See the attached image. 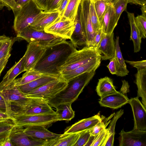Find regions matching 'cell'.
<instances>
[{"label": "cell", "instance_id": "44", "mask_svg": "<svg viewBox=\"0 0 146 146\" xmlns=\"http://www.w3.org/2000/svg\"><path fill=\"white\" fill-rule=\"evenodd\" d=\"M106 34L103 31L102 28L98 29L96 32L90 46L96 48L103 36Z\"/></svg>", "mask_w": 146, "mask_h": 146}, {"label": "cell", "instance_id": "27", "mask_svg": "<svg viewBox=\"0 0 146 146\" xmlns=\"http://www.w3.org/2000/svg\"><path fill=\"white\" fill-rule=\"evenodd\" d=\"M127 16L131 27L130 40L133 43L134 51L137 52L140 51L142 37L140 32L135 22V16L133 13L127 12Z\"/></svg>", "mask_w": 146, "mask_h": 146}, {"label": "cell", "instance_id": "30", "mask_svg": "<svg viewBox=\"0 0 146 146\" xmlns=\"http://www.w3.org/2000/svg\"><path fill=\"white\" fill-rule=\"evenodd\" d=\"M46 75L34 69L27 71L21 77L15 79L11 83L14 86H19L30 83Z\"/></svg>", "mask_w": 146, "mask_h": 146}, {"label": "cell", "instance_id": "41", "mask_svg": "<svg viewBox=\"0 0 146 146\" xmlns=\"http://www.w3.org/2000/svg\"><path fill=\"white\" fill-rule=\"evenodd\" d=\"M15 40L14 38L11 39L10 38L3 44L0 48V60L10 54Z\"/></svg>", "mask_w": 146, "mask_h": 146}, {"label": "cell", "instance_id": "29", "mask_svg": "<svg viewBox=\"0 0 146 146\" xmlns=\"http://www.w3.org/2000/svg\"><path fill=\"white\" fill-rule=\"evenodd\" d=\"M118 66V70L116 75L119 76H124L128 74L129 70L127 68L125 61L122 55L119 44V38L117 36L115 41V52L114 57Z\"/></svg>", "mask_w": 146, "mask_h": 146}, {"label": "cell", "instance_id": "34", "mask_svg": "<svg viewBox=\"0 0 146 146\" xmlns=\"http://www.w3.org/2000/svg\"><path fill=\"white\" fill-rule=\"evenodd\" d=\"M123 110L121 109L115 114L113 117L110 121V125L107 128L108 138L105 146H113L114 141L115 129L116 123L117 120L123 115Z\"/></svg>", "mask_w": 146, "mask_h": 146}, {"label": "cell", "instance_id": "16", "mask_svg": "<svg viewBox=\"0 0 146 146\" xmlns=\"http://www.w3.org/2000/svg\"><path fill=\"white\" fill-rule=\"evenodd\" d=\"M24 128L26 134L35 138L48 142V146L61 135L50 131L44 125H33Z\"/></svg>", "mask_w": 146, "mask_h": 146}, {"label": "cell", "instance_id": "42", "mask_svg": "<svg viewBox=\"0 0 146 146\" xmlns=\"http://www.w3.org/2000/svg\"><path fill=\"white\" fill-rule=\"evenodd\" d=\"M90 136V129L80 132L79 137L74 146H85Z\"/></svg>", "mask_w": 146, "mask_h": 146}, {"label": "cell", "instance_id": "37", "mask_svg": "<svg viewBox=\"0 0 146 146\" xmlns=\"http://www.w3.org/2000/svg\"><path fill=\"white\" fill-rule=\"evenodd\" d=\"M114 8L116 20L118 22L121 13L126 10L127 0H113L111 1Z\"/></svg>", "mask_w": 146, "mask_h": 146}, {"label": "cell", "instance_id": "2", "mask_svg": "<svg viewBox=\"0 0 146 146\" xmlns=\"http://www.w3.org/2000/svg\"><path fill=\"white\" fill-rule=\"evenodd\" d=\"M95 73V71H93L72 79L67 82V85L63 90L48 101V103L51 107L54 108L62 104H72L77 99Z\"/></svg>", "mask_w": 146, "mask_h": 146}, {"label": "cell", "instance_id": "38", "mask_svg": "<svg viewBox=\"0 0 146 146\" xmlns=\"http://www.w3.org/2000/svg\"><path fill=\"white\" fill-rule=\"evenodd\" d=\"M90 13L93 28L95 32L101 28L94 6V2L90 0Z\"/></svg>", "mask_w": 146, "mask_h": 146}, {"label": "cell", "instance_id": "12", "mask_svg": "<svg viewBox=\"0 0 146 146\" xmlns=\"http://www.w3.org/2000/svg\"><path fill=\"white\" fill-rule=\"evenodd\" d=\"M119 134L120 146H146V131L133 129L125 132L122 129Z\"/></svg>", "mask_w": 146, "mask_h": 146}, {"label": "cell", "instance_id": "22", "mask_svg": "<svg viewBox=\"0 0 146 146\" xmlns=\"http://www.w3.org/2000/svg\"><path fill=\"white\" fill-rule=\"evenodd\" d=\"M102 120L100 114H98L91 117L82 119L67 127L64 133H80L90 129Z\"/></svg>", "mask_w": 146, "mask_h": 146}, {"label": "cell", "instance_id": "49", "mask_svg": "<svg viewBox=\"0 0 146 146\" xmlns=\"http://www.w3.org/2000/svg\"><path fill=\"white\" fill-rule=\"evenodd\" d=\"M61 0H49L46 6L45 12L51 11L56 9Z\"/></svg>", "mask_w": 146, "mask_h": 146}, {"label": "cell", "instance_id": "32", "mask_svg": "<svg viewBox=\"0 0 146 146\" xmlns=\"http://www.w3.org/2000/svg\"><path fill=\"white\" fill-rule=\"evenodd\" d=\"M71 104L64 103L59 104L55 108L56 113L59 117V121H69L75 116V111L73 110Z\"/></svg>", "mask_w": 146, "mask_h": 146}, {"label": "cell", "instance_id": "7", "mask_svg": "<svg viewBox=\"0 0 146 146\" xmlns=\"http://www.w3.org/2000/svg\"><path fill=\"white\" fill-rule=\"evenodd\" d=\"M11 115H34L56 113L47 102L42 99L33 98L32 101L23 106L12 108Z\"/></svg>", "mask_w": 146, "mask_h": 146}, {"label": "cell", "instance_id": "55", "mask_svg": "<svg viewBox=\"0 0 146 146\" xmlns=\"http://www.w3.org/2000/svg\"><path fill=\"white\" fill-rule=\"evenodd\" d=\"M30 0H18L16 2V8L17 10L16 13L21 6L27 3Z\"/></svg>", "mask_w": 146, "mask_h": 146}, {"label": "cell", "instance_id": "31", "mask_svg": "<svg viewBox=\"0 0 146 146\" xmlns=\"http://www.w3.org/2000/svg\"><path fill=\"white\" fill-rule=\"evenodd\" d=\"M80 135V133L61 134L53 141L50 146H74Z\"/></svg>", "mask_w": 146, "mask_h": 146}, {"label": "cell", "instance_id": "3", "mask_svg": "<svg viewBox=\"0 0 146 146\" xmlns=\"http://www.w3.org/2000/svg\"><path fill=\"white\" fill-rule=\"evenodd\" d=\"M100 56L96 48L86 46L72 53L64 64L57 68L58 71L60 76L61 75L86 64Z\"/></svg>", "mask_w": 146, "mask_h": 146}, {"label": "cell", "instance_id": "59", "mask_svg": "<svg viewBox=\"0 0 146 146\" xmlns=\"http://www.w3.org/2000/svg\"><path fill=\"white\" fill-rule=\"evenodd\" d=\"M141 10L142 12V15L146 16V4L142 6Z\"/></svg>", "mask_w": 146, "mask_h": 146}, {"label": "cell", "instance_id": "8", "mask_svg": "<svg viewBox=\"0 0 146 146\" xmlns=\"http://www.w3.org/2000/svg\"><path fill=\"white\" fill-rule=\"evenodd\" d=\"M67 82L61 78L44 85L31 92L25 94L30 98H37L44 100L47 102L67 85Z\"/></svg>", "mask_w": 146, "mask_h": 146}, {"label": "cell", "instance_id": "48", "mask_svg": "<svg viewBox=\"0 0 146 146\" xmlns=\"http://www.w3.org/2000/svg\"><path fill=\"white\" fill-rule=\"evenodd\" d=\"M125 62L129 64L134 67L136 68L137 70L143 68H146V60L134 61L126 60Z\"/></svg>", "mask_w": 146, "mask_h": 146}, {"label": "cell", "instance_id": "52", "mask_svg": "<svg viewBox=\"0 0 146 146\" xmlns=\"http://www.w3.org/2000/svg\"><path fill=\"white\" fill-rule=\"evenodd\" d=\"M37 6L42 10L45 9L47 3L49 0H33Z\"/></svg>", "mask_w": 146, "mask_h": 146}, {"label": "cell", "instance_id": "14", "mask_svg": "<svg viewBox=\"0 0 146 146\" xmlns=\"http://www.w3.org/2000/svg\"><path fill=\"white\" fill-rule=\"evenodd\" d=\"M74 28V21L68 19H60L46 27L44 31L66 40L70 39Z\"/></svg>", "mask_w": 146, "mask_h": 146}, {"label": "cell", "instance_id": "43", "mask_svg": "<svg viewBox=\"0 0 146 146\" xmlns=\"http://www.w3.org/2000/svg\"><path fill=\"white\" fill-rule=\"evenodd\" d=\"M110 121V120L105 123L103 121L102 119V121L99 122L90 129L91 136H95L97 135L102 130L106 128Z\"/></svg>", "mask_w": 146, "mask_h": 146}, {"label": "cell", "instance_id": "62", "mask_svg": "<svg viewBox=\"0 0 146 146\" xmlns=\"http://www.w3.org/2000/svg\"><path fill=\"white\" fill-rule=\"evenodd\" d=\"M110 0V1H112V0Z\"/></svg>", "mask_w": 146, "mask_h": 146}, {"label": "cell", "instance_id": "23", "mask_svg": "<svg viewBox=\"0 0 146 146\" xmlns=\"http://www.w3.org/2000/svg\"><path fill=\"white\" fill-rule=\"evenodd\" d=\"M25 71L24 65V56L9 70L0 82V91L4 89L12 82L17 76Z\"/></svg>", "mask_w": 146, "mask_h": 146}, {"label": "cell", "instance_id": "15", "mask_svg": "<svg viewBox=\"0 0 146 146\" xmlns=\"http://www.w3.org/2000/svg\"><path fill=\"white\" fill-rule=\"evenodd\" d=\"M134 119L133 129L146 131V107L136 97L129 99Z\"/></svg>", "mask_w": 146, "mask_h": 146}, {"label": "cell", "instance_id": "39", "mask_svg": "<svg viewBox=\"0 0 146 146\" xmlns=\"http://www.w3.org/2000/svg\"><path fill=\"white\" fill-rule=\"evenodd\" d=\"M108 138L107 129L106 128L95 136L91 146H105Z\"/></svg>", "mask_w": 146, "mask_h": 146}, {"label": "cell", "instance_id": "57", "mask_svg": "<svg viewBox=\"0 0 146 146\" xmlns=\"http://www.w3.org/2000/svg\"><path fill=\"white\" fill-rule=\"evenodd\" d=\"M10 38L9 37L7 36L4 35H0V48L3 44Z\"/></svg>", "mask_w": 146, "mask_h": 146}, {"label": "cell", "instance_id": "47", "mask_svg": "<svg viewBox=\"0 0 146 146\" xmlns=\"http://www.w3.org/2000/svg\"><path fill=\"white\" fill-rule=\"evenodd\" d=\"M110 60V62L107 67L111 74L116 75L118 70V66L117 60L114 57Z\"/></svg>", "mask_w": 146, "mask_h": 146}, {"label": "cell", "instance_id": "20", "mask_svg": "<svg viewBox=\"0 0 146 146\" xmlns=\"http://www.w3.org/2000/svg\"><path fill=\"white\" fill-rule=\"evenodd\" d=\"M117 21L115 11L111 1L108 4L106 12L100 23L103 32L106 34H111L116 26Z\"/></svg>", "mask_w": 146, "mask_h": 146}, {"label": "cell", "instance_id": "26", "mask_svg": "<svg viewBox=\"0 0 146 146\" xmlns=\"http://www.w3.org/2000/svg\"><path fill=\"white\" fill-rule=\"evenodd\" d=\"M137 70L135 75L137 88V97H141L143 104L146 107V68Z\"/></svg>", "mask_w": 146, "mask_h": 146}, {"label": "cell", "instance_id": "61", "mask_svg": "<svg viewBox=\"0 0 146 146\" xmlns=\"http://www.w3.org/2000/svg\"><path fill=\"white\" fill-rule=\"evenodd\" d=\"M17 0H15V2H16H16L17 1Z\"/></svg>", "mask_w": 146, "mask_h": 146}, {"label": "cell", "instance_id": "4", "mask_svg": "<svg viewBox=\"0 0 146 146\" xmlns=\"http://www.w3.org/2000/svg\"><path fill=\"white\" fill-rule=\"evenodd\" d=\"M17 37L24 39L29 43L35 42L47 48L66 40L59 36L46 33L44 31L36 30L31 26L17 33Z\"/></svg>", "mask_w": 146, "mask_h": 146}, {"label": "cell", "instance_id": "56", "mask_svg": "<svg viewBox=\"0 0 146 146\" xmlns=\"http://www.w3.org/2000/svg\"><path fill=\"white\" fill-rule=\"evenodd\" d=\"M128 3L143 6L146 4V0H127Z\"/></svg>", "mask_w": 146, "mask_h": 146}, {"label": "cell", "instance_id": "40", "mask_svg": "<svg viewBox=\"0 0 146 146\" xmlns=\"http://www.w3.org/2000/svg\"><path fill=\"white\" fill-rule=\"evenodd\" d=\"M135 23L141 33L142 38H146V16L142 15L135 17Z\"/></svg>", "mask_w": 146, "mask_h": 146}, {"label": "cell", "instance_id": "17", "mask_svg": "<svg viewBox=\"0 0 146 146\" xmlns=\"http://www.w3.org/2000/svg\"><path fill=\"white\" fill-rule=\"evenodd\" d=\"M61 17L57 9L47 12L42 11L30 26L36 30L44 31L46 27L60 20Z\"/></svg>", "mask_w": 146, "mask_h": 146}, {"label": "cell", "instance_id": "35", "mask_svg": "<svg viewBox=\"0 0 146 146\" xmlns=\"http://www.w3.org/2000/svg\"><path fill=\"white\" fill-rule=\"evenodd\" d=\"M15 125L11 119L0 121V146L2 145L9 136L13 127Z\"/></svg>", "mask_w": 146, "mask_h": 146}, {"label": "cell", "instance_id": "18", "mask_svg": "<svg viewBox=\"0 0 146 146\" xmlns=\"http://www.w3.org/2000/svg\"><path fill=\"white\" fill-rule=\"evenodd\" d=\"M96 49L101 56V60H110L113 58L115 52L113 32L111 34H106Z\"/></svg>", "mask_w": 146, "mask_h": 146}, {"label": "cell", "instance_id": "51", "mask_svg": "<svg viewBox=\"0 0 146 146\" xmlns=\"http://www.w3.org/2000/svg\"><path fill=\"white\" fill-rule=\"evenodd\" d=\"M11 55V54H10L6 57L0 60V76L5 68Z\"/></svg>", "mask_w": 146, "mask_h": 146}, {"label": "cell", "instance_id": "9", "mask_svg": "<svg viewBox=\"0 0 146 146\" xmlns=\"http://www.w3.org/2000/svg\"><path fill=\"white\" fill-rule=\"evenodd\" d=\"M24 129L15 125L12 129L9 138L13 146H48V142L28 135L25 132Z\"/></svg>", "mask_w": 146, "mask_h": 146}, {"label": "cell", "instance_id": "24", "mask_svg": "<svg viewBox=\"0 0 146 146\" xmlns=\"http://www.w3.org/2000/svg\"><path fill=\"white\" fill-rule=\"evenodd\" d=\"M61 78L60 76L46 75L30 83L17 86L22 93L25 94L44 85Z\"/></svg>", "mask_w": 146, "mask_h": 146}, {"label": "cell", "instance_id": "58", "mask_svg": "<svg viewBox=\"0 0 146 146\" xmlns=\"http://www.w3.org/2000/svg\"><path fill=\"white\" fill-rule=\"evenodd\" d=\"M2 146H13L9 137L4 142Z\"/></svg>", "mask_w": 146, "mask_h": 146}, {"label": "cell", "instance_id": "19", "mask_svg": "<svg viewBox=\"0 0 146 146\" xmlns=\"http://www.w3.org/2000/svg\"><path fill=\"white\" fill-rule=\"evenodd\" d=\"M101 60V56H100L86 64L61 75L60 77L67 82L73 78L82 74L96 71L100 65Z\"/></svg>", "mask_w": 146, "mask_h": 146}, {"label": "cell", "instance_id": "46", "mask_svg": "<svg viewBox=\"0 0 146 146\" xmlns=\"http://www.w3.org/2000/svg\"><path fill=\"white\" fill-rule=\"evenodd\" d=\"M5 7L9 10H12L14 14L17 11L16 3L15 0H0V9Z\"/></svg>", "mask_w": 146, "mask_h": 146}, {"label": "cell", "instance_id": "50", "mask_svg": "<svg viewBox=\"0 0 146 146\" xmlns=\"http://www.w3.org/2000/svg\"><path fill=\"white\" fill-rule=\"evenodd\" d=\"M69 1V0H61L57 7L56 9L59 12L61 17L66 8Z\"/></svg>", "mask_w": 146, "mask_h": 146}, {"label": "cell", "instance_id": "54", "mask_svg": "<svg viewBox=\"0 0 146 146\" xmlns=\"http://www.w3.org/2000/svg\"><path fill=\"white\" fill-rule=\"evenodd\" d=\"M12 116L7 113L0 111V121H5L11 119L12 120Z\"/></svg>", "mask_w": 146, "mask_h": 146}, {"label": "cell", "instance_id": "36", "mask_svg": "<svg viewBox=\"0 0 146 146\" xmlns=\"http://www.w3.org/2000/svg\"><path fill=\"white\" fill-rule=\"evenodd\" d=\"M109 0H98L94 2L95 9L100 23L102 21Z\"/></svg>", "mask_w": 146, "mask_h": 146}, {"label": "cell", "instance_id": "1", "mask_svg": "<svg viewBox=\"0 0 146 146\" xmlns=\"http://www.w3.org/2000/svg\"><path fill=\"white\" fill-rule=\"evenodd\" d=\"M76 50L71 42L66 40L48 47L34 69L45 74L60 77L57 68Z\"/></svg>", "mask_w": 146, "mask_h": 146}, {"label": "cell", "instance_id": "33", "mask_svg": "<svg viewBox=\"0 0 146 146\" xmlns=\"http://www.w3.org/2000/svg\"><path fill=\"white\" fill-rule=\"evenodd\" d=\"M81 0H69L60 19H68L74 21Z\"/></svg>", "mask_w": 146, "mask_h": 146}, {"label": "cell", "instance_id": "53", "mask_svg": "<svg viewBox=\"0 0 146 146\" xmlns=\"http://www.w3.org/2000/svg\"><path fill=\"white\" fill-rule=\"evenodd\" d=\"M122 85L120 90V92L123 94H126L129 92V86L128 82L125 80L122 81Z\"/></svg>", "mask_w": 146, "mask_h": 146}, {"label": "cell", "instance_id": "21", "mask_svg": "<svg viewBox=\"0 0 146 146\" xmlns=\"http://www.w3.org/2000/svg\"><path fill=\"white\" fill-rule=\"evenodd\" d=\"M129 99L124 94L118 91L101 98L99 103L102 106L117 109L129 103Z\"/></svg>", "mask_w": 146, "mask_h": 146}, {"label": "cell", "instance_id": "13", "mask_svg": "<svg viewBox=\"0 0 146 146\" xmlns=\"http://www.w3.org/2000/svg\"><path fill=\"white\" fill-rule=\"evenodd\" d=\"M47 48L35 42L29 43L24 55L25 71L34 69Z\"/></svg>", "mask_w": 146, "mask_h": 146}, {"label": "cell", "instance_id": "6", "mask_svg": "<svg viewBox=\"0 0 146 146\" xmlns=\"http://www.w3.org/2000/svg\"><path fill=\"white\" fill-rule=\"evenodd\" d=\"M15 125L26 127L36 125L46 126L53 123L59 121V117L56 113L34 115H12Z\"/></svg>", "mask_w": 146, "mask_h": 146}, {"label": "cell", "instance_id": "60", "mask_svg": "<svg viewBox=\"0 0 146 146\" xmlns=\"http://www.w3.org/2000/svg\"><path fill=\"white\" fill-rule=\"evenodd\" d=\"M92 0L94 2H95V1H96L98 0Z\"/></svg>", "mask_w": 146, "mask_h": 146}, {"label": "cell", "instance_id": "25", "mask_svg": "<svg viewBox=\"0 0 146 146\" xmlns=\"http://www.w3.org/2000/svg\"><path fill=\"white\" fill-rule=\"evenodd\" d=\"M80 14V4L74 21V30L70 39L71 42L75 47L78 46L84 45H86V43L82 31Z\"/></svg>", "mask_w": 146, "mask_h": 146}, {"label": "cell", "instance_id": "28", "mask_svg": "<svg viewBox=\"0 0 146 146\" xmlns=\"http://www.w3.org/2000/svg\"><path fill=\"white\" fill-rule=\"evenodd\" d=\"M96 91L101 98L118 92L116 90L112 79L107 76L99 79Z\"/></svg>", "mask_w": 146, "mask_h": 146}, {"label": "cell", "instance_id": "45", "mask_svg": "<svg viewBox=\"0 0 146 146\" xmlns=\"http://www.w3.org/2000/svg\"><path fill=\"white\" fill-rule=\"evenodd\" d=\"M0 111L11 115L10 104L0 93Z\"/></svg>", "mask_w": 146, "mask_h": 146}, {"label": "cell", "instance_id": "5", "mask_svg": "<svg viewBox=\"0 0 146 146\" xmlns=\"http://www.w3.org/2000/svg\"><path fill=\"white\" fill-rule=\"evenodd\" d=\"M42 11L33 0L21 6L14 14L13 28L15 33L30 26Z\"/></svg>", "mask_w": 146, "mask_h": 146}, {"label": "cell", "instance_id": "11", "mask_svg": "<svg viewBox=\"0 0 146 146\" xmlns=\"http://www.w3.org/2000/svg\"><path fill=\"white\" fill-rule=\"evenodd\" d=\"M0 93L10 104L11 109L26 106L31 102L33 98L27 97L19 90L17 86L11 83L8 85Z\"/></svg>", "mask_w": 146, "mask_h": 146}, {"label": "cell", "instance_id": "10", "mask_svg": "<svg viewBox=\"0 0 146 146\" xmlns=\"http://www.w3.org/2000/svg\"><path fill=\"white\" fill-rule=\"evenodd\" d=\"M90 0H81L80 19L86 46H90L96 33L92 24L90 13Z\"/></svg>", "mask_w": 146, "mask_h": 146}]
</instances>
